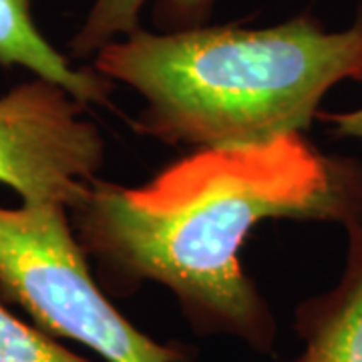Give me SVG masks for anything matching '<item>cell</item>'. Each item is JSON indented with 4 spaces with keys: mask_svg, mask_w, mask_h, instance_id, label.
Returning <instances> with one entry per match:
<instances>
[{
    "mask_svg": "<svg viewBox=\"0 0 362 362\" xmlns=\"http://www.w3.org/2000/svg\"><path fill=\"white\" fill-rule=\"evenodd\" d=\"M87 109L42 77L0 95V185L21 204L71 207L105 163V137Z\"/></svg>",
    "mask_w": 362,
    "mask_h": 362,
    "instance_id": "obj_4",
    "label": "cell"
},
{
    "mask_svg": "<svg viewBox=\"0 0 362 362\" xmlns=\"http://www.w3.org/2000/svg\"><path fill=\"white\" fill-rule=\"evenodd\" d=\"M0 298L54 340L105 362H194L195 349L139 330L99 284L63 204L0 206Z\"/></svg>",
    "mask_w": 362,
    "mask_h": 362,
    "instance_id": "obj_3",
    "label": "cell"
},
{
    "mask_svg": "<svg viewBox=\"0 0 362 362\" xmlns=\"http://www.w3.org/2000/svg\"><path fill=\"white\" fill-rule=\"evenodd\" d=\"M69 214L109 296L163 286L195 334L270 354L278 324L244 270L247 238L276 220L362 226V161L324 153L304 133L194 149L139 185L89 181Z\"/></svg>",
    "mask_w": 362,
    "mask_h": 362,
    "instance_id": "obj_1",
    "label": "cell"
},
{
    "mask_svg": "<svg viewBox=\"0 0 362 362\" xmlns=\"http://www.w3.org/2000/svg\"><path fill=\"white\" fill-rule=\"evenodd\" d=\"M141 97L137 135L173 147L223 149L306 133L324 97L362 77V6L328 30L310 13L268 26L137 28L90 61Z\"/></svg>",
    "mask_w": 362,
    "mask_h": 362,
    "instance_id": "obj_2",
    "label": "cell"
},
{
    "mask_svg": "<svg viewBox=\"0 0 362 362\" xmlns=\"http://www.w3.org/2000/svg\"><path fill=\"white\" fill-rule=\"evenodd\" d=\"M39 0H0V66L25 69L33 77L49 78L65 87L85 105L113 107L117 85L95 66H75L45 37L35 18Z\"/></svg>",
    "mask_w": 362,
    "mask_h": 362,
    "instance_id": "obj_6",
    "label": "cell"
},
{
    "mask_svg": "<svg viewBox=\"0 0 362 362\" xmlns=\"http://www.w3.org/2000/svg\"><path fill=\"white\" fill-rule=\"evenodd\" d=\"M362 83V77L358 78ZM316 121H322L337 139H361L362 141V105L358 109L350 111H322L316 117Z\"/></svg>",
    "mask_w": 362,
    "mask_h": 362,
    "instance_id": "obj_9",
    "label": "cell"
},
{
    "mask_svg": "<svg viewBox=\"0 0 362 362\" xmlns=\"http://www.w3.org/2000/svg\"><path fill=\"white\" fill-rule=\"evenodd\" d=\"M153 2L159 30L194 28L209 23L218 0H93L69 40L73 61H93L107 45L141 28L143 11Z\"/></svg>",
    "mask_w": 362,
    "mask_h": 362,
    "instance_id": "obj_7",
    "label": "cell"
},
{
    "mask_svg": "<svg viewBox=\"0 0 362 362\" xmlns=\"http://www.w3.org/2000/svg\"><path fill=\"white\" fill-rule=\"evenodd\" d=\"M346 235L337 284L298 304L294 332L302 349L286 362H362V226Z\"/></svg>",
    "mask_w": 362,
    "mask_h": 362,
    "instance_id": "obj_5",
    "label": "cell"
},
{
    "mask_svg": "<svg viewBox=\"0 0 362 362\" xmlns=\"http://www.w3.org/2000/svg\"><path fill=\"white\" fill-rule=\"evenodd\" d=\"M0 362H90L45 334L33 322H25L6 308L0 298Z\"/></svg>",
    "mask_w": 362,
    "mask_h": 362,
    "instance_id": "obj_8",
    "label": "cell"
}]
</instances>
